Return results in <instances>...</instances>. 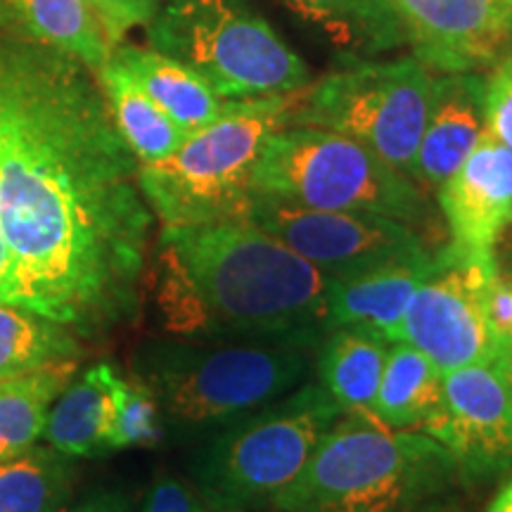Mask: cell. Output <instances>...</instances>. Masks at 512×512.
Wrapping results in <instances>:
<instances>
[{"label": "cell", "mask_w": 512, "mask_h": 512, "mask_svg": "<svg viewBox=\"0 0 512 512\" xmlns=\"http://www.w3.org/2000/svg\"><path fill=\"white\" fill-rule=\"evenodd\" d=\"M503 240H505V249H508V252H505V256H508V261H505V264L512 266V228L508 230V233L503 235ZM503 240H501V242H503ZM496 259H498V256H496Z\"/></svg>", "instance_id": "35"}, {"label": "cell", "mask_w": 512, "mask_h": 512, "mask_svg": "<svg viewBox=\"0 0 512 512\" xmlns=\"http://www.w3.org/2000/svg\"><path fill=\"white\" fill-rule=\"evenodd\" d=\"M434 72L415 57L347 60L297 93L287 126H316L366 145L411 176L432 102Z\"/></svg>", "instance_id": "9"}, {"label": "cell", "mask_w": 512, "mask_h": 512, "mask_svg": "<svg viewBox=\"0 0 512 512\" xmlns=\"http://www.w3.org/2000/svg\"><path fill=\"white\" fill-rule=\"evenodd\" d=\"M441 384V408L425 432L451 451L467 486L501 477L512 467V382L503 361L448 370Z\"/></svg>", "instance_id": "12"}, {"label": "cell", "mask_w": 512, "mask_h": 512, "mask_svg": "<svg viewBox=\"0 0 512 512\" xmlns=\"http://www.w3.org/2000/svg\"><path fill=\"white\" fill-rule=\"evenodd\" d=\"M74 458L34 446L0 463V512H62L74 484Z\"/></svg>", "instance_id": "26"}, {"label": "cell", "mask_w": 512, "mask_h": 512, "mask_svg": "<svg viewBox=\"0 0 512 512\" xmlns=\"http://www.w3.org/2000/svg\"><path fill=\"white\" fill-rule=\"evenodd\" d=\"M413 57L437 74L482 72L512 46L510 0H392Z\"/></svg>", "instance_id": "13"}, {"label": "cell", "mask_w": 512, "mask_h": 512, "mask_svg": "<svg viewBox=\"0 0 512 512\" xmlns=\"http://www.w3.org/2000/svg\"><path fill=\"white\" fill-rule=\"evenodd\" d=\"M164 437L162 408L155 394L138 380L117 377V425H114L112 451L131 446H157Z\"/></svg>", "instance_id": "27"}, {"label": "cell", "mask_w": 512, "mask_h": 512, "mask_svg": "<svg viewBox=\"0 0 512 512\" xmlns=\"http://www.w3.org/2000/svg\"><path fill=\"white\" fill-rule=\"evenodd\" d=\"M501 264H503V261H501Z\"/></svg>", "instance_id": "40"}, {"label": "cell", "mask_w": 512, "mask_h": 512, "mask_svg": "<svg viewBox=\"0 0 512 512\" xmlns=\"http://www.w3.org/2000/svg\"><path fill=\"white\" fill-rule=\"evenodd\" d=\"M510 5H512V0H510Z\"/></svg>", "instance_id": "38"}, {"label": "cell", "mask_w": 512, "mask_h": 512, "mask_svg": "<svg viewBox=\"0 0 512 512\" xmlns=\"http://www.w3.org/2000/svg\"><path fill=\"white\" fill-rule=\"evenodd\" d=\"M294 95L226 100L219 117L185 136L166 159L138 166V183L162 228L247 219L261 152L287 126Z\"/></svg>", "instance_id": "6"}, {"label": "cell", "mask_w": 512, "mask_h": 512, "mask_svg": "<svg viewBox=\"0 0 512 512\" xmlns=\"http://www.w3.org/2000/svg\"><path fill=\"white\" fill-rule=\"evenodd\" d=\"M112 57L188 136L211 124L226 105L195 69L155 48L119 43Z\"/></svg>", "instance_id": "20"}, {"label": "cell", "mask_w": 512, "mask_h": 512, "mask_svg": "<svg viewBox=\"0 0 512 512\" xmlns=\"http://www.w3.org/2000/svg\"><path fill=\"white\" fill-rule=\"evenodd\" d=\"M496 266V256L470 259L441 245L437 266L403 316L399 342L422 351L441 373L501 361L486 318V292Z\"/></svg>", "instance_id": "11"}, {"label": "cell", "mask_w": 512, "mask_h": 512, "mask_svg": "<svg viewBox=\"0 0 512 512\" xmlns=\"http://www.w3.org/2000/svg\"><path fill=\"white\" fill-rule=\"evenodd\" d=\"M486 318H489L491 335L496 339L503 361L512 349V266L501 261L486 292Z\"/></svg>", "instance_id": "30"}, {"label": "cell", "mask_w": 512, "mask_h": 512, "mask_svg": "<svg viewBox=\"0 0 512 512\" xmlns=\"http://www.w3.org/2000/svg\"><path fill=\"white\" fill-rule=\"evenodd\" d=\"M0 34L72 55L91 72L112 57L88 0H0Z\"/></svg>", "instance_id": "18"}, {"label": "cell", "mask_w": 512, "mask_h": 512, "mask_svg": "<svg viewBox=\"0 0 512 512\" xmlns=\"http://www.w3.org/2000/svg\"><path fill=\"white\" fill-rule=\"evenodd\" d=\"M392 342L358 328H332L316 349L318 384L342 411H370Z\"/></svg>", "instance_id": "22"}, {"label": "cell", "mask_w": 512, "mask_h": 512, "mask_svg": "<svg viewBox=\"0 0 512 512\" xmlns=\"http://www.w3.org/2000/svg\"><path fill=\"white\" fill-rule=\"evenodd\" d=\"M330 278L249 219L162 228L159 306L192 339L320 344Z\"/></svg>", "instance_id": "2"}, {"label": "cell", "mask_w": 512, "mask_h": 512, "mask_svg": "<svg viewBox=\"0 0 512 512\" xmlns=\"http://www.w3.org/2000/svg\"><path fill=\"white\" fill-rule=\"evenodd\" d=\"M437 249L347 278H330L328 330L358 328L399 342L403 316L437 266Z\"/></svg>", "instance_id": "16"}, {"label": "cell", "mask_w": 512, "mask_h": 512, "mask_svg": "<svg viewBox=\"0 0 512 512\" xmlns=\"http://www.w3.org/2000/svg\"><path fill=\"white\" fill-rule=\"evenodd\" d=\"M342 413L318 382L306 380L207 434L190 460L195 491L211 512H273Z\"/></svg>", "instance_id": "5"}, {"label": "cell", "mask_w": 512, "mask_h": 512, "mask_svg": "<svg viewBox=\"0 0 512 512\" xmlns=\"http://www.w3.org/2000/svg\"><path fill=\"white\" fill-rule=\"evenodd\" d=\"M0 302H8V261H5L3 242H0Z\"/></svg>", "instance_id": "34"}, {"label": "cell", "mask_w": 512, "mask_h": 512, "mask_svg": "<svg viewBox=\"0 0 512 512\" xmlns=\"http://www.w3.org/2000/svg\"><path fill=\"white\" fill-rule=\"evenodd\" d=\"M254 195L325 211L396 219L427 233L434 209L425 190L342 133L283 126L268 138L252 178Z\"/></svg>", "instance_id": "7"}, {"label": "cell", "mask_w": 512, "mask_h": 512, "mask_svg": "<svg viewBox=\"0 0 512 512\" xmlns=\"http://www.w3.org/2000/svg\"><path fill=\"white\" fill-rule=\"evenodd\" d=\"M486 131L512 152V46L491 64L484 86Z\"/></svg>", "instance_id": "28"}, {"label": "cell", "mask_w": 512, "mask_h": 512, "mask_svg": "<svg viewBox=\"0 0 512 512\" xmlns=\"http://www.w3.org/2000/svg\"><path fill=\"white\" fill-rule=\"evenodd\" d=\"M69 512H128L126 501L117 494H93L72 508Z\"/></svg>", "instance_id": "32"}, {"label": "cell", "mask_w": 512, "mask_h": 512, "mask_svg": "<svg viewBox=\"0 0 512 512\" xmlns=\"http://www.w3.org/2000/svg\"><path fill=\"white\" fill-rule=\"evenodd\" d=\"M117 377L110 363H95L74 377L48 413V446L72 458H95L112 451L117 425Z\"/></svg>", "instance_id": "17"}, {"label": "cell", "mask_w": 512, "mask_h": 512, "mask_svg": "<svg viewBox=\"0 0 512 512\" xmlns=\"http://www.w3.org/2000/svg\"><path fill=\"white\" fill-rule=\"evenodd\" d=\"M484 86L482 72L434 76L430 114L411 169L422 190H437L477 145L486 128Z\"/></svg>", "instance_id": "15"}, {"label": "cell", "mask_w": 512, "mask_h": 512, "mask_svg": "<svg viewBox=\"0 0 512 512\" xmlns=\"http://www.w3.org/2000/svg\"><path fill=\"white\" fill-rule=\"evenodd\" d=\"M0 382H3V380H0Z\"/></svg>", "instance_id": "39"}, {"label": "cell", "mask_w": 512, "mask_h": 512, "mask_svg": "<svg viewBox=\"0 0 512 512\" xmlns=\"http://www.w3.org/2000/svg\"><path fill=\"white\" fill-rule=\"evenodd\" d=\"M446 247L460 256H496L512 228V152L482 131L463 164L439 185Z\"/></svg>", "instance_id": "14"}, {"label": "cell", "mask_w": 512, "mask_h": 512, "mask_svg": "<svg viewBox=\"0 0 512 512\" xmlns=\"http://www.w3.org/2000/svg\"><path fill=\"white\" fill-rule=\"evenodd\" d=\"M79 354L81 337L67 325L27 306L0 302V380L76 361Z\"/></svg>", "instance_id": "25"}, {"label": "cell", "mask_w": 512, "mask_h": 512, "mask_svg": "<svg viewBox=\"0 0 512 512\" xmlns=\"http://www.w3.org/2000/svg\"><path fill=\"white\" fill-rule=\"evenodd\" d=\"M446 512H463V510H460V505H458V508H453V510H446Z\"/></svg>", "instance_id": "37"}, {"label": "cell", "mask_w": 512, "mask_h": 512, "mask_svg": "<svg viewBox=\"0 0 512 512\" xmlns=\"http://www.w3.org/2000/svg\"><path fill=\"white\" fill-rule=\"evenodd\" d=\"M247 219L328 278H347L437 249L418 228L387 216L309 209L264 195L252 197Z\"/></svg>", "instance_id": "10"}, {"label": "cell", "mask_w": 512, "mask_h": 512, "mask_svg": "<svg viewBox=\"0 0 512 512\" xmlns=\"http://www.w3.org/2000/svg\"><path fill=\"white\" fill-rule=\"evenodd\" d=\"M147 46L195 69L223 100L294 95L311 69L252 0H164Z\"/></svg>", "instance_id": "8"}, {"label": "cell", "mask_w": 512, "mask_h": 512, "mask_svg": "<svg viewBox=\"0 0 512 512\" xmlns=\"http://www.w3.org/2000/svg\"><path fill=\"white\" fill-rule=\"evenodd\" d=\"M162 3L164 0H88L112 50L124 43V38L133 29L147 27L162 8Z\"/></svg>", "instance_id": "29"}, {"label": "cell", "mask_w": 512, "mask_h": 512, "mask_svg": "<svg viewBox=\"0 0 512 512\" xmlns=\"http://www.w3.org/2000/svg\"><path fill=\"white\" fill-rule=\"evenodd\" d=\"M76 370V361H67L0 382V463L36 446L46 432L50 408Z\"/></svg>", "instance_id": "24"}, {"label": "cell", "mask_w": 512, "mask_h": 512, "mask_svg": "<svg viewBox=\"0 0 512 512\" xmlns=\"http://www.w3.org/2000/svg\"><path fill=\"white\" fill-rule=\"evenodd\" d=\"M318 29L347 60H366L408 46L392 0H280Z\"/></svg>", "instance_id": "19"}, {"label": "cell", "mask_w": 512, "mask_h": 512, "mask_svg": "<svg viewBox=\"0 0 512 512\" xmlns=\"http://www.w3.org/2000/svg\"><path fill=\"white\" fill-rule=\"evenodd\" d=\"M444 373L422 351L392 342L370 413L394 430H427L444 396Z\"/></svg>", "instance_id": "23"}, {"label": "cell", "mask_w": 512, "mask_h": 512, "mask_svg": "<svg viewBox=\"0 0 512 512\" xmlns=\"http://www.w3.org/2000/svg\"><path fill=\"white\" fill-rule=\"evenodd\" d=\"M95 79L100 83L102 98L107 102L119 136L124 138L138 164L159 162L181 147L188 133L140 88V83L114 57L95 72Z\"/></svg>", "instance_id": "21"}, {"label": "cell", "mask_w": 512, "mask_h": 512, "mask_svg": "<svg viewBox=\"0 0 512 512\" xmlns=\"http://www.w3.org/2000/svg\"><path fill=\"white\" fill-rule=\"evenodd\" d=\"M138 159L76 57L0 34V242L8 304L98 339L131 323L155 214Z\"/></svg>", "instance_id": "1"}, {"label": "cell", "mask_w": 512, "mask_h": 512, "mask_svg": "<svg viewBox=\"0 0 512 512\" xmlns=\"http://www.w3.org/2000/svg\"><path fill=\"white\" fill-rule=\"evenodd\" d=\"M486 512H512V479H508V482L496 491V496L491 498Z\"/></svg>", "instance_id": "33"}, {"label": "cell", "mask_w": 512, "mask_h": 512, "mask_svg": "<svg viewBox=\"0 0 512 512\" xmlns=\"http://www.w3.org/2000/svg\"><path fill=\"white\" fill-rule=\"evenodd\" d=\"M465 489L456 458L432 434L344 411L273 512H446Z\"/></svg>", "instance_id": "3"}, {"label": "cell", "mask_w": 512, "mask_h": 512, "mask_svg": "<svg viewBox=\"0 0 512 512\" xmlns=\"http://www.w3.org/2000/svg\"><path fill=\"white\" fill-rule=\"evenodd\" d=\"M503 366H505V370H508V377H510V382H512V349L508 351V356L503 358Z\"/></svg>", "instance_id": "36"}, {"label": "cell", "mask_w": 512, "mask_h": 512, "mask_svg": "<svg viewBox=\"0 0 512 512\" xmlns=\"http://www.w3.org/2000/svg\"><path fill=\"white\" fill-rule=\"evenodd\" d=\"M318 344L150 339L133 356V375L155 394L164 427L211 434L290 394L309 380Z\"/></svg>", "instance_id": "4"}, {"label": "cell", "mask_w": 512, "mask_h": 512, "mask_svg": "<svg viewBox=\"0 0 512 512\" xmlns=\"http://www.w3.org/2000/svg\"><path fill=\"white\" fill-rule=\"evenodd\" d=\"M143 512H211L192 486L174 475L159 477L145 498Z\"/></svg>", "instance_id": "31"}]
</instances>
